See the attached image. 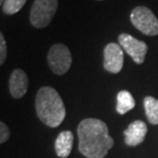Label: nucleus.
I'll use <instances>...</instances> for the list:
<instances>
[{"label":"nucleus","mask_w":158,"mask_h":158,"mask_svg":"<svg viewBox=\"0 0 158 158\" xmlns=\"http://www.w3.org/2000/svg\"><path fill=\"white\" fill-rule=\"evenodd\" d=\"M78 149L86 158H104L114 145L109 128L104 121L85 118L77 126Z\"/></svg>","instance_id":"f257e3e1"},{"label":"nucleus","mask_w":158,"mask_h":158,"mask_svg":"<svg viewBox=\"0 0 158 158\" xmlns=\"http://www.w3.org/2000/svg\"><path fill=\"white\" fill-rule=\"evenodd\" d=\"M36 114L49 127H58L66 117V108L60 94L52 86L39 88L35 100Z\"/></svg>","instance_id":"f03ea898"},{"label":"nucleus","mask_w":158,"mask_h":158,"mask_svg":"<svg viewBox=\"0 0 158 158\" xmlns=\"http://www.w3.org/2000/svg\"><path fill=\"white\" fill-rule=\"evenodd\" d=\"M59 7V0H34L30 9V24L36 29H43L52 23Z\"/></svg>","instance_id":"7ed1b4c3"},{"label":"nucleus","mask_w":158,"mask_h":158,"mask_svg":"<svg viewBox=\"0 0 158 158\" xmlns=\"http://www.w3.org/2000/svg\"><path fill=\"white\" fill-rule=\"evenodd\" d=\"M129 19L135 29L144 35H158V19L149 7L145 5L135 6L131 11Z\"/></svg>","instance_id":"20e7f679"},{"label":"nucleus","mask_w":158,"mask_h":158,"mask_svg":"<svg viewBox=\"0 0 158 158\" xmlns=\"http://www.w3.org/2000/svg\"><path fill=\"white\" fill-rule=\"evenodd\" d=\"M47 64L53 74L67 73L72 65V56L68 46L62 43L53 44L47 52Z\"/></svg>","instance_id":"39448f33"},{"label":"nucleus","mask_w":158,"mask_h":158,"mask_svg":"<svg viewBox=\"0 0 158 158\" xmlns=\"http://www.w3.org/2000/svg\"><path fill=\"white\" fill-rule=\"evenodd\" d=\"M118 41L122 49L131 56L135 64L142 65L145 62L148 52V45L144 41L139 40L127 33L119 34Z\"/></svg>","instance_id":"423d86ee"},{"label":"nucleus","mask_w":158,"mask_h":158,"mask_svg":"<svg viewBox=\"0 0 158 158\" xmlns=\"http://www.w3.org/2000/svg\"><path fill=\"white\" fill-rule=\"evenodd\" d=\"M124 50L120 44L110 42L104 48V69L112 74H117L122 70L124 63Z\"/></svg>","instance_id":"0eeeda50"},{"label":"nucleus","mask_w":158,"mask_h":158,"mask_svg":"<svg viewBox=\"0 0 158 158\" xmlns=\"http://www.w3.org/2000/svg\"><path fill=\"white\" fill-rule=\"evenodd\" d=\"M9 93L15 99H21L27 94L29 80L26 72L22 69H15L9 77Z\"/></svg>","instance_id":"6e6552de"},{"label":"nucleus","mask_w":158,"mask_h":158,"mask_svg":"<svg viewBox=\"0 0 158 158\" xmlns=\"http://www.w3.org/2000/svg\"><path fill=\"white\" fill-rule=\"evenodd\" d=\"M147 131L148 128L146 123L142 120H135L123 132L125 144L131 147L138 146L144 142Z\"/></svg>","instance_id":"1a4fd4ad"},{"label":"nucleus","mask_w":158,"mask_h":158,"mask_svg":"<svg viewBox=\"0 0 158 158\" xmlns=\"http://www.w3.org/2000/svg\"><path fill=\"white\" fill-rule=\"evenodd\" d=\"M74 143V135L70 131L60 132L56 139L55 150L60 158H67L70 155Z\"/></svg>","instance_id":"9d476101"},{"label":"nucleus","mask_w":158,"mask_h":158,"mask_svg":"<svg viewBox=\"0 0 158 158\" xmlns=\"http://www.w3.org/2000/svg\"><path fill=\"white\" fill-rule=\"evenodd\" d=\"M135 102L132 94L128 90H120L117 94V103H116V111L120 115H124L125 113L135 108Z\"/></svg>","instance_id":"9b49d317"},{"label":"nucleus","mask_w":158,"mask_h":158,"mask_svg":"<svg viewBox=\"0 0 158 158\" xmlns=\"http://www.w3.org/2000/svg\"><path fill=\"white\" fill-rule=\"evenodd\" d=\"M144 108L146 117L151 124H158V100L155 98L147 96L144 98Z\"/></svg>","instance_id":"f8f14e48"},{"label":"nucleus","mask_w":158,"mask_h":158,"mask_svg":"<svg viewBox=\"0 0 158 158\" xmlns=\"http://www.w3.org/2000/svg\"><path fill=\"white\" fill-rule=\"evenodd\" d=\"M26 2L27 0H4L1 5V10L6 15H15L24 7Z\"/></svg>","instance_id":"ddd939ff"},{"label":"nucleus","mask_w":158,"mask_h":158,"mask_svg":"<svg viewBox=\"0 0 158 158\" xmlns=\"http://www.w3.org/2000/svg\"><path fill=\"white\" fill-rule=\"evenodd\" d=\"M7 49H6V41L2 32H0V65H3L5 62Z\"/></svg>","instance_id":"4468645a"},{"label":"nucleus","mask_w":158,"mask_h":158,"mask_svg":"<svg viewBox=\"0 0 158 158\" xmlns=\"http://www.w3.org/2000/svg\"><path fill=\"white\" fill-rule=\"evenodd\" d=\"M10 137V131H9L8 127L3 122L0 123V143L3 144L8 140Z\"/></svg>","instance_id":"2eb2a0df"},{"label":"nucleus","mask_w":158,"mask_h":158,"mask_svg":"<svg viewBox=\"0 0 158 158\" xmlns=\"http://www.w3.org/2000/svg\"><path fill=\"white\" fill-rule=\"evenodd\" d=\"M3 2H4V0H0V4H1V5L3 4Z\"/></svg>","instance_id":"dca6fc26"},{"label":"nucleus","mask_w":158,"mask_h":158,"mask_svg":"<svg viewBox=\"0 0 158 158\" xmlns=\"http://www.w3.org/2000/svg\"><path fill=\"white\" fill-rule=\"evenodd\" d=\"M97 1H104V0H97Z\"/></svg>","instance_id":"f3484780"}]
</instances>
